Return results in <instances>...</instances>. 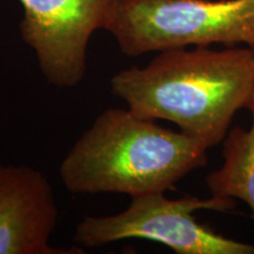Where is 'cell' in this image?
Segmentation results:
<instances>
[{"instance_id": "obj_1", "label": "cell", "mask_w": 254, "mask_h": 254, "mask_svg": "<svg viewBox=\"0 0 254 254\" xmlns=\"http://www.w3.org/2000/svg\"><path fill=\"white\" fill-rule=\"evenodd\" d=\"M110 87L136 116L176 124L211 148L224 140L238 111L254 103V52L249 46L165 50L145 67L117 72Z\"/></svg>"}, {"instance_id": "obj_2", "label": "cell", "mask_w": 254, "mask_h": 254, "mask_svg": "<svg viewBox=\"0 0 254 254\" xmlns=\"http://www.w3.org/2000/svg\"><path fill=\"white\" fill-rule=\"evenodd\" d=\"M205 141L158 125L129 109L95 118L63 159L59 176L73 194L117 193L131 198L173 190L207 164Z\"/></svg>"}, {"instance_id": "obj_3", "label": "cell", "mask_w": 254, "mask_h": 254, "mask_svg": "<svg viewBox=\"0 0 254 254\" xmlns=\"http://www.w3.org/2000/svg\"><path fill=\"white\" fill-rule=\"evenodd\" d=\"M104 30L124 55L213 44L254 47V0H113Z\"/></svg>"}, {"instance_id": "obj_4", "label": "cell", "mask_w": 254, "mask_h": 254, "mask_svg": "<svg viewBox=\"0 0 254 254\" xmlns=\"http://www.w3.org/2000/svg\"><path fill=\"white\" fill-rule=\"evenodd\" d=\"M124 211L103 217H85L75 227L73 241L95 249L126 239L160 243L178 254H254V245L230 239L201 225L193 213L201 209L231 212L234 199L186 195L168 199L165 193L131 198Z\"/></svg>"}, {"instance_id": "obj_5", "label": "cell", "mask_w": 254, "mask_h": 254, "mask_svg": "<svg viewBox=\"0 0 254 254\" xmlns=\"http://www.w3.org/2000/svg\"><path fill=\"white\" fill-rule=\"evenodd\" d=\"M21 38L36 53L49 84L69 88L86 73L92 34L104 28L113 0H19Z\"/></svg>"}, {"instance_id": "obj_6", "label": "cell", "mask_w": 254, "mask_h": 254, "mask_svg": "<svg viewBox=\"0 0 254 254\" xmlns=\"http://www.w3.org/2000/svg\"><path fill=\"white\" fill-rule=\"evenodd\" d=\"M59 209L50 180L26 165L0 164V254H73L50 245Z\"/></svg>"}, {"instance_id": "obj_7", "label": "cell", "mask_w": 254, "mask_h": 254, "mask_svg": "<svg viewBox=\"0 0 254 254\" xmlns=\"http://www.w3.org/2000/svg\"><path fill=\"white\" fill-rule=\"evenodd\" d=\"M252 124L249 129H228L222 148L224 163L206 177L212 196L239 199L249 206L254 220V103L250 107Z\"/></svg>"}, {"instance_id": "obj_8", "label": "cell", "mask_w": 254, "mask_h": 254, "mask_svg": "<svg viewBox=\"0 0 254 254\" xmlns=\"http://www.w3.org/2000/svg\"><path fill=\"white\" fill-rule=\"evenodd\" d=\"M253 52H254V47H253Z\"/></svg>"}]
</instances>
